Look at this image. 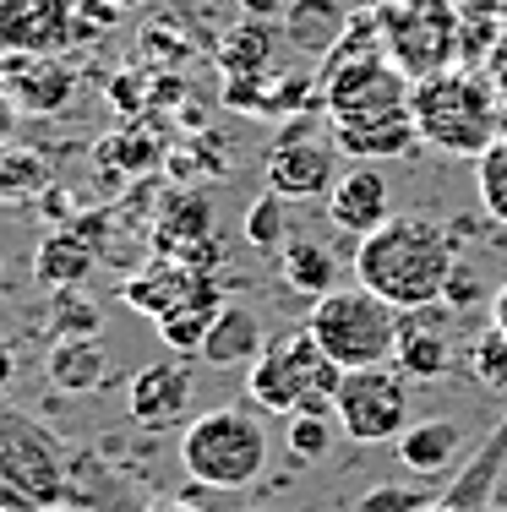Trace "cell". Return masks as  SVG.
I'll list each match as a JSON object with an SVG mask.
<instances>
[{
	"instance_id": "6da1fadb",
	"label": "cell",
	"mask_w": 507,
	"mask_h": 512,
	"mask_svg": "<svg viewBox=\"0 0 507 512\" xmlns=\"http://www.w3.org/2000/svg\"><path fill=\"white\" fill-rule=\"evenodd\" d=\"M458 273V240L426 213H398L355 246V284L382 295L393 311H426L448 300Z\"/></svg>"
},
{
	"instance_id": "7a4b0ae2",
	"label": "cell",
	"mask_w": 507,
	"mask_h": 512,
	"mask_svg": "<svg viewBox=\"0 0 507 512\" xmlns=\"http://www.w3.org/2000/svg\"><path fill=\"white\" fill-rule=\"evenodd\" d=\"M273 442L251 409L219 404L180 425V469L208 491H251L268 474Z\"/></svg>"
},
{
	"instance_id": "3957f363",
	"label": "cell",
	"mask_w": 507,
	"mask_h": 512,
	"mask_svg": "<svg viewBox=\"0 0 507 512\" xmlns=\"http://www.w3.org/2000/svg\"><path fill=\"white\" fill-rule=\"evenodd\" d=\"M409 109H415L420 142L448 153V158H469V164H475V158L502 137L497 131V93H491V82L475 77V71L442 66V71H431V77H420Z\"/></svg>"
},
{
	"instance_id": "277c9868",
	"label": "cell",
	"mask_w": 507,
	"mask_h": 512,
	"mask_svg": "<svg viewBox=\"0 0 507 512\" xmlns=\"http://www.w3.org/2000/svg\"><path fill=\"white\" fill-rule=\"evenodd\" d=\"M344 371L328 360V349L311 338V327H284L262 344V355L246 365V398L262 414H300V409H333V393Z\"/></svg>"
},
{
	"instance_id": "5b68a950",
	"label": "cell",
	"mask_w": 507,
	"mask_h": 512,
	"mask_svg": "<svg viewBox=\"0 0 507 512\" xmlns=\"http://www.w3.org/2000/svg\"><path fill=\"white\" fill-rule=\"evenodd\" d=\"M306 327L328 349V360L338 371H366V365H393L398 333H404V311H393L366 284H338L333 295H322L311 306Z\"/></svg>"
},
{
	"instance_id": "8992f818",
	"label": "cell",
	"mask_w": 507,
	"mask_h": 512,
	"mask_svg": "<svg viewBox=\"0 0 507 512\" xmlns=\"http://www.w3.org/2000/svg\"><path fill=\"white\" fill-rule=\"evenodd\" d=\"M66 502V458L28 414L0 409V512H50Z\"/></svg>"
},
{
	"instance_id": "52a82bcc",
	"label": "cell",
	"mask_w": 507,
	"mask_h": 512,
	"mask_svg": "<svg viewBox=\"0 0 507 512\" xmlns=\"http://www.w3.org/2000/svg\"><path fill=\"white\" fill-rule=\"evenodd\" d=\"M333 420L349 442L360 447H388L409 431V376L398 365H366V371H344L333 393Z\"/></svg>"
},
{
	"instance_id": "ba28073f",
	"label": "cell",
	"mask_w": 507,
	"mask_h": 512,
	"mask_svg": "<svg viewBox=\"0 0 507 512\" xmlns=\"http://www.w3.org/2000/svg\"><path fill=\"white\" fill-rule=\"evenodd\" d=\"M415 99V77L382 50H355L338 55L328 82H322V109L328 120H355V115H382V109H404Z\"/></svg>"
},
{
	"instance_id": "9c48e42d",
	"label": "cell",
	"mask_w": 507,
	"mask_h": 512,
	"mask_svg": "<svg viewBox=\"0 0 507 512\" xmlns=\"http://www.w3.org/2000/svg\"><path fill=\"white\" fill-rule=\"evenodd\" d=\"M338 142L333 137H317L311 126H284L279 142L262 158V180H268L273 197L284 202H311V197H328L338 186Z\"/></svg>"
},
{
	"instance_id": "30bf717a",
	"label": "cell",
	"mask_w": 507,
	"mask_h": 512,
	"mask_svg": "<svg viewBox=\"0 0 507 512\" xmlns=\"http://www.w3.org/2000/svg\"><path fill=\"white\" fill-rule=\"evenodd\" d=\"M197 300H224V295L197 262H180V256H159V262H148L126 284V306L153 316V322H164V316L180 311V306H197Z\"/></svg>"
},
{
	"instance_id": "8fae6325",
	"label": "cell",
	"mask_w": 507,
	"mask_h": 512,
	"mask_svg": "<svg viewBox=\"0 0 507 512\" xmlns=\"http://www.w3.org/2000/svg\"><path fill=\"white\" fill-rule=\"evenodd\" d=\"M388 218H398L393 213V180L377 164H349L338 175V186L328 191V224L349 240H366Z\"/></svg>"
},
{
	"instance_id": "7c38bea8",
	"label": "cell",
	"mask_w": 507,
	"mask_h": 512,
	"mask_svg": "<svg viewBox=\"0 0 507 512\" xmlns=\"http://www.w3.org/2000/svg\"><path fill=\"white\" fill-rule=\"evenodd\" d=\"M126 414H131V425H142V431H175V425H186L191 371L180 360L142 365V371L131 376V387H126Z\"/></svg>"
},
{
	"instance_id": "4fadbf2b",
	"label": "cell",
	"mask_w": 507,
	"mask_h": 512,
	"mask_svg": "<svg viewBox=\"0 0 507 512\" xmlns=\"http://www.w3.org/2000/svg\"><path fill=\"white\" fill-rule=\"evenodd\" d=\"M338 153H349V164H388L420 148L415 109H382V115H355V120H328Z\"/></svg>"
},
{
	"instance_id": "5bb4252c",
	"label": "cell",
	"mask_w": 507,
	"mask_h": 512,
	"mask_svg": "<svg viewBox=\"0 0 507 512\" xmlns=\"http://www.w3.org/2000/svg\"><path fill=\"white\" fill-rule=\"evenodd\" d=\"M71 39L66 0H0V44L17 55H50Z\"/></svg>"
},
{
	"instance_id": "9a60e30c",
	"label": "cell",
	"mask_w": 507,
	"mask_h": 512,
	"mask_svg": "<svg viewBox=\"0 0 507 512\" xmlns=\"http://www.w3.org/2000/svg\"><path fill=\"white\" fill-rule=\"evenodd\" d=\"M344 262H338V251L328 246V240L317 235H289L284 251H279V284L289 289L295 300H311L317 306L322 295H333L338 284H344Z\"/></svg>"
},
{
	"instance_id": "2e32d148",
	"label": "cell",
	"mask_w": 507,
	"mask_h": 512,
	"mask_svg": "<svg viewBox=\"0 0 507 512\" xmlns=\"http://www.w3.org/2000/svg\"><path fill=\"white\" fill-rule=\"evenodd\" d=\"M393 365L409 376V382H437V376H448L453 349H448V333H442L437 306H426V311H404V333H398Z\"/></svg>"
},
{
	"instance_id": "e0dca14e",
	"label": "cell",
	"mask_w": 507,
	"mask_h": 512,
	"mask_svg": "<svg viewBox=\"0 0 507 512\" xmlns=\"http://www.w3.org/2000/svg\"><path fill=\"white\" fill-rule=\"evenodd\" d=\"M262 344H268L262 316L251 306H240V300H224V311L213 316L208 338H202V360L208 365H251L262 355Z\"/></svg>"
},
{
	"instance_id": "ac0fdd59",
	"label": "cell",
	"mask_w": 507,
	"mask_h": 512,
	"mask_svg": "<svg viewBox=\"0 0 507 512\" xmlns=\"http://www.w3.org/2000/svg\"><path fill=\"white\" fill-rule=\"evenodd\" d=\"M393 447H398V463L409 474H448L453 458L464 453V425L458 420H415Z\"/></svg>"
},
{
	"instance_id": "d6986e66",
	"label": "cell",
	"mask_w": 507,
	"mask_h": 512,
	"mask_svg": "<svg viewBox=\"0 0 507 512\" xmlns=\"http://www.w3.org/2000/svg\"><path fill=\"white\" fill-rule=\"evenodd\" d=\"M6 71L17 77V82H6V93H11V104H17V109H33V115H39V109H50V115H55V109L71 104V71L55 66V60L17 55Z\"/></svg>"
},
{
	"instance_id": "ffe728a7",
	"label": "cell",
	"mask_w": 507,
	"mask_h": 512,
	"mask_svg": "<svg viewBox=\"0 0 507 512\" xmlns=\"http://www.w3.org/2000/svg\"><path fill=\"white\" fill-rule=\"evenodd\" d=\"M104 376H110V360L93 338H60L50 349V382L60 393H99Z\"/></svg>"
},
{
	"instance_id": "44dd1931",
	"label": "cell",
	"mask_w": 507,
	"mask_h": 512,
	"mask_svg": "<svg viewBox=\"0 0 507 512\" xmlns=\"http://www.w3.org/2000/svg\"><path fill=\"white\" fill-rule=\"evenodd\" d=\"M33 273H39L44 284H55V289L82 284V278L93 273V251H88V240H82V235H50V240L39 246V262H33Z\"/></svg>"
},
{
	"instance_id": "7402d4cb",
	"label": "cell",
	"mask_w": 507,
	"mask_h": 512,
	"mask_svg": "<svg viewBox=\"0 0 507 512\" xmlns=\"http://www.w3.org/2000/svg\"><path fill=\"white\" fill-rule=\"evenodd\" d=\"M224 311V300H197V306H180L159 322V338L175 355H202V338H208L213 316Z\"/></svg>"
},
{
	"instance_id": "603a6c76",
	"label": "cell",
	"mask_w": 507,
	"mask_h": 512,
	"mask_svg": "<svg viewBox=\"0 0 507 512\" xmlns=\"http://www.w3.org/2000/svg\"><path fill=\"white\" fill-rule=\"evenodd\" d=\"M338 436H344V431H338L333 409H300V414H289V453L306 458V463L328 458Z\"/></svg>"
},
{
	"instance_id": "cb8c5ba5",
	"label": "cell",
	"mask_w": 507,
	"mask_h": 512,
	"mask_svg": "<svg viewBox=\"0 0 507 512\" xmlns=\"http://www.w3.org/2000/svg\"><path fill=\"white\" fill-rule=\"evenodd\" d=\"M475 191H480V207L497 224H507V137H497L475 158Z\"/></svg>"
},
{
	"instance_id": "d4e9b609",
	"label": "cell",
	"mask_w": 507,
	"mask_h": 512,
	"mask_svg": "<svg viewBox=\"0 0 507 512\" xmlns=\"http://www.w3.org/2000/svg\"><path fill=\"white\" fill-rule=\"evenodd\" d=\"M469 376H475L486 393H502L507 398V338L497 327H486L480 338H469Z\"/></svg>"
},
{
	"instance_id": "484cf974",
	"label": "cell",
	"mask_w": 507,
	"mask_h": 512,
	"mask_svg": "<svg viewBox=\"0 0 507 512\" xmlns=\"http://www.w3.org/2000/svg\"><path fill=\"white\" fill-rule=\"evenodd\" d=\"M246 240L251 246H262L268 256H279L284 251V240H289V224H284V197H257L246 207Z\"/></svg>"
},
{
	"instance_id": "4316f807",
	"label": "cell",
	"mask_w": 507,
	"mask_h": 512,
	"mask_svg": "<svg viewBox=\"0 0 507 512\" xmlns=\"http://www.w3.org/2000/svg\"><path fill=\"white\" fill-rule=\"evenodd\" d=\"M431 507V496H420V491H371L366 502H360V512H426Z\"/></svg>"
},
{
	"instance_id": "83f0119b",
	"label": "cell",
	"mask_w": 507,
	"mask_h": 512,
	"mask_svg": "<svg viewBox=\"0 0 507 512\" xmlns=\"http://www.w3.org/2000/svg\"><path fill=\"white\" fill-rule=\"evenodd\" d=\"M240 11H246V17H262V22H268V17H284L289 0H240Z\"/></svg>"
},
{
	"instance_id": "f1b7e54d",
	"label": "cell",
	"mask_w": 507,
	"mask_h": 512,
	"mask_svg": "<svg viewBox=\"0 0 507 512\" xmlns=\"http://www.w3.org/2000/svg\"><path fill=\"white\" fill-rule=\"evenodd\" d=\"M491 327H497V333L507 338V284L497 289V295H491Z\"/></svg>"
},
{
	"instance_id": "f546056e",
	"label": "cell",
	"mask_w": 507,
	"mask_h": 512,
	"mask_svg": "<svg viewBox=\"0 0 507 512\" xmlns=\"http://www.w3.org/2000/svg\"><path fill=\"white\" fill-rule=\"evenodd\" d=\"M11 376H17V355H11V344L0 338V393L11 387Z\"/></svg>"
},
{
	"instance_id": "4dcf8cb0",
	"label": "cell",
	"mask_w": 507,
	"mask_h": 512,
	"mask_svg": "<svg viewBox=\"0 0 507 512\" xmlns=\"http://www.w3.org/2000/svg\"><path fill=\"white\" fill-rule=\"evenodd\" d=\"M11 120H17V104H11V93H0V142L11 137Z\"/></svg>"
},
{
	"instance_id": "1f68e13d",
	"label": "cell",
	"mask_w": 507,
	"mask_h": 512,
	"mask_svg": "<svg viewBox=\"0 0 507 512\" xmlns=\"http://www.w3.org/2000/svg\"><path fill=\"white\" fill-rule=\"evenodd\" d=\"M153 512H197V507H191V502H159Z\"/></svg>"
},
{
	"instance_id": "d6a6232c",
	"label": "cell",
	"mask_w": 507,
	"mask_h": 512,
	"mask_svg": "<svg viewBox=\"0 0 507 512\" xmlns=\"http://www.w3.org/2000/svg\"><path fill=\"white\" fill-rule=\"evenodd\" d=\"M110 6H137V0H110Z\"/></svg>"
},
{
	"instance_id": "836d02e7",
	"label": "cell",
	"mask_w": 507,
	"mask_h": 512,
	"mask_svg": "<svg viewBox=\"0 0 507 512\" xmlns=\"http://www.w3.org/2000/svg\"><path fill=\"white\" fill-rule=\"evenodd\" d=\"M246 512H268V507H246Z\"/></svg>"
},
{
	"instance_id": "e575fe53",
	"label": "cell",
	"mask_w": 507,
	"mask_h": 512,
	"mask_svg": "<svg viewBox=\"0 0 507 512\" xmlns=\"http://www.w3.org/2000/svg\"><path fill=\"white\" fill-rule=\"evenodd\" d=\"M349 512H360V507H349Z\"/></svg>"
}]
</instances>
